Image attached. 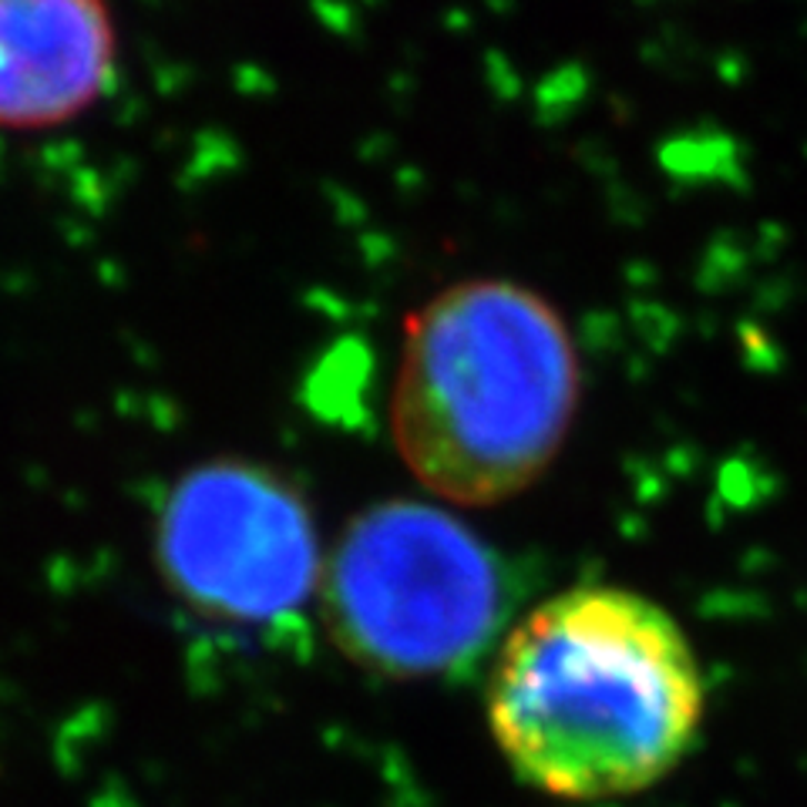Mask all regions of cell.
<instances>
[{
    "instance_id": "obj_1",
    "label": "cell",
    "mask_w": 807,
    "mask_h": 807,
    "mask_svg": "<svg viewBox=\"0 0 807 807\" xmlns=\"http://www.w3.org/2000/svg\"><path fill=\"white\" fill-rule=\"evenodd\" d=\"M488 720L518 780L565 800L629 797L694 747L704 673L659 603L619 586H572L508 633Z\"/></svg>"
},
{
    "instance_id": "obj_2",
    "label": "cell",
    "mask_w": 807,
    "mask_h": 807,
    "mask_svg": "<svg viewBox=\"0 0 807 807\" xmlns=\"http://www.w3.org/2000/svg\"><path fill=\"white\" fill-rule=\"evenodd\" d=\"M579 401L575 340L525 283L461 280L404 320L391 437L404 468L451 505H502L532 488Z\"/></svg>"
},
{
    "instance_id": "obj_3",
    "label": "cell",
    "mask_w": 807,
    "mask_h": 807,
    "mask_svg": "<svg viewBox=\"0 0 807 807\" xmlns=\"http://www.w3.org/2000/svg\"><path fill=\"white\" fill-rule=\"evenodd\" d=\"M320 593L336 646L397 679L475 666L505 619L498 555L461 518L414 498L371 505L343 528Z\"/></svg>"
},
{
    "instance_id": "obj_4",
    "label": "cell",
    "mask_w": 807,
    "mask_h": 807,
    "mask_svg": "<svg viewBox=\"0 0 807 807\" xmlns=\"http://www.w3.org/2000/svg\"><path fill=\"white\" fill-rule=\"evenodd\" d=\"M165 586L202 619L270 626L296 616L323 583L303 492L250 457H212L165 495L155 528Z\"/></svg>"
},
{
    "instance_id": "obj_5",
    "label": "cell",
    "mask_w": 807,
    "mask_h": 807,
    "mask_svg": "<svg viewBox=\"0 0 807 807\" xmlns=\"http://www.w3.org/2000/svg\"><path fill=\"white\" fill-rule=\"evenodd\" d=\"M114 64L104 0H0V129L68 125L101 101Z\"/></svg>"
}]
</instances>
